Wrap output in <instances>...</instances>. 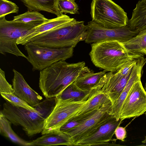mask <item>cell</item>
<instances>
[{
  "mask_svg": "<svg viewBox=\"0 0 146 146\" xmlns=\"http://www.w3.org/2000/svg\"><path fill=\"white\" fill-rule=\"evenodd\" d=\"M142 143H146V136L145 137L144 140L142 141Z\"/></svg>",
  "mask_w": 146,
  "mask_h": 146,
  "instance_id": "cell-33",
  "label": "cell"
},
{
  "mask_svg": "<svg viewBox=\"0 0 146 146\" xmlns=\"http://www.w3.org/2000/svg\"><path fill=\"white\" fill-rule=\"evenodd\" d=\"M145 114L146 116V111L145 112Z\"/></svg>",
  "mask_w": 146,
  "mask_h": 146,
  "instance_id": "cell-35",
  "label": "cell"
},
{
  "mask_svg": "<svg viewBox=\"0 0 146 146\" xmlns=\"http://www.w3.org/2000/svg\"><path fill=\"white\" fill-rule=\"evenodd\" d=\"M74 19L64 14L55 18L49 19L31 29L26 35L19 38L17 41V44L24 45L37 35Z\"/></svg>",
  "mask_w": 146,
  "mask_h": 146,
  "instance_id": "cell-16",
  "label": "cell"
},
{
  "mask_svg": "<svg viewBox=\"0 0 146 146\" xmlns=\"http://www.w3.org/2000/svg\"><path fill=\"white\" fill-rule=\"evenodd\" d=\"M91 46L89 55L92 62L107 72H116L129 62L143 56L131 54L117 41L94 42Z\"/></svg>",
  "mask_w": 146,
  "mask_h": 146,
  "instance_id": "cell-2",
  "label": "cell"
},
{
  "mask_svg": "<svg viewBox=\"0 0 146 146\" xmlns=\"http://www.w3.org/2000/svg\"><path fill=\"white\" fill-rule=\"evenodd\" d=\"M146 111V91L140 79L133 84L121 106L119 119L140 116Z\"/></svg>",
  "mask_w": 146,
  "mask_h": 146,
  "instance_id": "cell-11",
  "label": "cell"
},
{
  "mask_svg": "<svg viewBox=\"0 0 146 146\" xmlns=\"http://www.w3.org/2000/svg\"><path fill=\"white\" fill-rule=\"evenodd\" d=\"M121 43L131 54L144 56L146 54V29L139 31L129 40Z\"/></svg>",
  "mask_w": 146,
  "mask_h": 146,
  "instance_id": "cell-22",
  "label": "cell"
},
{
  "mask_svg": "<svg viewBox=\"0 0 146 146\" xmlns=\"http://www.w3.org/2000/svg\"><path fill=\"white\" fill-rule=\"evenodd\" d=\"M110 101L108 96L101 90L92 89L86 103L75 116L87 119L96 113L103 104Z\"/></svg>",
  "mask_w": 146,
  "mask_h": 146,
  "instance_id": "cell-17",
  "label": "cell"
},
{
  "mask_svg": "<svg viewBox=\"0 0 146 146\" xmlns=\"http://www.w3.org/2000/svg\"><path fill=\"white\" fill-rule=\"evenodd\" d=\"M123 120L113 116L92 134L78 142L76 146H110L115 131Z\"/></svg>",
  "mask_w": 146,
  "mask_h": 146,
  "instance_id": "cell-12",
  "label": "cell"
},
{
  "mask_svg": "<svg viewBox=\"0 0 146 146\" xmlns=\"http://www.w3.org/2000/svg\"><path fill=\"white\" fill-rule=\"evenodd\" d=\"M114 134L117 139L124 141L127 137V132L125 127L118 126L115 129Z\"/></svg>",
  "mask_w": 146,
  "mask_h": 146,
  "instance_id": "cell-32",
  "label": "cell"
},
{
  "mask_svg": "<svg viewBox=\"0 0 146 146\" xmlns=\"http://www.w3.org/2000/svg\"><path fill=\"white\" fill-rule=\"evenodd\" d=\"M75 0H58V5L60 11L65 15L67 13L72 14H78V5Z\"/></svg>",
  "mask_w": 146,
  "mask_h": 146,
  "instance_id": "cell-28",
  "label": "cell"
},
{
  "mask_svg": "<svg viewBox=\"0 0 146 146\" xmlns=\"http://www.w3.org/2000/svg\"><path fill=\"white\" fill-rule=\"evenodd\" d=\"M58 145L72 146L68 136L60 131L44 134L27 143V146Z\"/></svg>",
  "mask_w": 146,
  "mask_h": 146,
  "instance_id": "cell-18",
  "label": "cell"
},
{
  "mask_svg": "<svg viewBox=\"0 0 146 146\" xmlns=\"http://www.w3.org/2000/svg\"><path fill=\"white\" fill-rule=\"evenodd\" d=\"M145 89L146 91V82L145 83Z\"/></svg>",
  "mask_w": 146,
  "mask_h": 146,
  "instance_id": "cell-34",
  "label": "cell"
},
{
  "mask_svg": "<svg viewBox=\"0 0 146 146\" xmlns=\"http://www.w3.org/2000/svg\"><path fill=\"white\" fill-rule=\"evenodd\" d=\"M90 92L83 90L78 88L74 83L68 86L60 94L57 96L63 100L73 101L86 100Z\"/></svg>",
  "mask_w": 146,
  "mask_h": 146,
  "instance_id": "cell-24",
  "label": "cell"
},
{
  "mask_svg": "<svg viewBox=\"0 0 146 146\" xmlns=\"http://www.w3.org/2000/svg\"><path fill=\"white\" fill-rule=\"evenodd\" d=\"M0 92L12 93V87L6 80L5 72L0 69Z\"/></svg>",
  "mask_w": 146,
  "mask_h": 146,
  "instance_id": "cell-31",
  "label": "cell"
},
{
  "mask_svg": "<svg viewBox=\"0 0 146 146\" xmlns=\"http://www.w3.org/2000/svg\"><path fill=\"white\" fill-rule=\"evenodd\" d=\"M11 122L0 113V133L11 141L20 145L27 146L28 141L21 138L12 129Z\"/></svg>",
  "mask_w": 146,
  "mask_h": 146,
  "instance_id": "cell-23",
  "label": "cell"
},
{
  "mask_svg": "<svg viewBox=\"0 0 146 146\" xmlns=\"http://www.w3.org/2000/svg\"><path fill=\"white\" fill-rule=\"evenodd\" d=\"M49 19L37 11H28L24 13L14 16L13 20L25 23L35 21H45Z\"/></svg>",
  "mask_w": 146,
  "mask_h": 146,
  "instance_id": "cell-26",
  "label": "cell"
},
{
  "mask_svg": "<svg viewBox=\"0 0 146 146\" xmlns=\"http://www.w3.org/2000/svg\"><path fill=\"white\" fill-rule=\"evenodd\" d=\"M90 14L92 21L106 28H117L128 24L126 13L112 0H92Z\"/></svg>",
  "mask_w": 146,
  "mask_h": 146,
  "instance_id": "cell-5",
  "label": "cell"
},
{
  "mask_svg": "<svg viewBox=\"0 0 146 146\" xmlns=\"http://www.w3.org/2000/svg\"><path fill=\"white\" fill-rule=\"evenodd\" d=\"M19 7L15 3L7 0H0V18L11 13H17Z\"/></svg>",
  "mask_w": 146,
  "mask_h": 146,
  "instance_id": "cell-29",
  "label": "cell"
},
{
  "mask_svg": "<svg viewBox=\"0 0 146 146\" xmlns=\"http://www.w3.org/2000/svg\"><path fill=\"white\" fill-rule=\"evenodd\" d=\"M111 101L103 104L94 114L75 127L64 133L69 137L72 146L94 133L113 115L111 114Z\"/></svg>",
  "mask_w": 146,
  "mask_h": 146,
  "instance_id": "cell-9",
  "label": "cell"
},
{
  "mask_svg": "<svg viewBox=\"0 0 146 146\" xmlns=\"http://www.w3.org/2000/svg\"><path fill=\"white\" fill-rule=\"evenodd\" d=\"M107 72L94 73L88 69L78 78L74 83L81 90L90 92L96 87L102 80Z\"/></svg>",
  "mask_w": 146,
  "mask_h": 146,
  "instance_id": "cell-19",
  "label": "cell"
},
{
  "mask_svg": "<svg viewBox=\"0 0 146 146\" xmlns=\"http://www.w3.org/2000/svg\"><path fill=\"white\" fill-rule=\"evenodd\" d=\"M3 107L0 112L13 125L21 126L28 136L42 133L45 119L39 112L15 106L7 101Z\"/></svg>",
  "mask_w": 146,
  "mask_h": 146,
  "instance_id": "cell-7",
  "label": "cell"
},
{
  "mask_svg": "<svg viewBox=\"0 0 146 146\" xmlns=\"http://www.w3.org/2000/svg\"><path fill=\"white\" fill-rule=\"evenodd\" d=\"M56 97L46 98L33 108L43 116L45 119L51 114L53 110L57 101Z\"/></svg>",
  "mask_w": 146,
  "mask_h": 146,
  "instance_id": "cell-25",
  "label": "cell"
},
{
  "mask_svg": "<svg viewBox=\"0 0 146 146\" xmlns=\"http://www.w3.org/2000/svg\"><path fill=\"white\" fill-rule=\"evenodd\" d=\"M87 36L85 42L88 43L105 41H117L122 42L127 41L139 33L127 25L115 28H108L92 21L87 25Z\"/></svg>",
  "mask_w": 146,
  "mask_h": 146,
  "instance_id": "cell-10",
  "label": "cell"
},
{
  "mask_svg": "<svg viewBox=\"0 0 146 146\" xmlns=\"http://www.w3.org/2000/svg\"><path fill=\"white\" fill-rule=\"evenodd\" d=\"M88 69L84 61L60 60L40 71L39 88L46 98L57 97Z\"/></svg>",
  "mask_w": 146,
  "mask_h": 146,
  "instance_id": "cell-1",
  "label": "cell"
},
{
  "mask_svg": "<svg viewBox=\"0 0 146 146\" xmlns=\"http://www.w3.org/2000/svg\"><path fill=\"white\" fill-rule=\"evenodd\" d=\"M13 71V93L34 107L41 102L42 97L30 86L20 72L14 69Z\"/></svg>",
  "mask_w": 146,
  "mask_h": 146,
  "instance_id": "cell-14",
  "label": "cell"
},
{
  "mask_svg": "<svg viewBox=\"0 0 146 146\" xmlns=\"http://www.w3.org/2000/svg\"><path fill=\"white\" fill-rule=\"evenodd\" d=\"M146 63V58L142 57L137 59L131 76L124 89L115 101L112 104L111 114L118 120L123 103L134 83L141 79L143 68Z\"/></svg>",
  "mask_w": 146,
  "mask_h": 146,
  "instance_id": "cell-15",
  "label": "cell"
},
{
  "mask_svg": "<svg viewBox=\"0 0 146 146\" xmlns=\"http://www.w3.org/2000/svg\"><path fill=\"white\" fill-rule=\"evenodd\" d=\"M57 98V101L53 110L45 119L42 135L60 131L62 125L77 115L87 100L76 101Z\"/></svg>",
  "mask_w": 146,
  "mask_h": 146,
  "instance_id": "cell-8",
  "label": "cell"
},
{
  "mask_svg": "<svg viewBox=\"0 0 146 146\" xmlns=\"http://www.w3.org/2000/svg\"><path fill=\"white\" fill-rule=\"evenodd\" d=\"M87 29L84 21L74 19L37 35L31 42L53 48H74L80 42L86 39Z\"/></svg>",
  "mask_w": 146,
  "mask_h": 146,
  "instance_id": "cell-3",
  "label": "cell"
},
{
  "mask_svg": "<svg viewBox=\"0 0 146 146\" xmlns=\"http://www.w3.org/2000/svg\"><path fill=\"white\" fill-rule=\"evenodd\" d=\"M86 119L80 117L74 116L62 125L60 131L64 133L77 126Z\"/></svg>",
  "mask_w": 146,
  "mask_h": 146,
  "instance_id": "cell-30",
  "label": "cell"
},
{
  "mask_svg": "<svg viewBox=\"0 0 146 146\" xmlns=\"http://www.w3.org/2000/svg\"><path fill=\"white\" fill-rule=\"evenodd\" d=\"M27 59L33 71H41L60 60H65L73 55L74 47L55 48L35 44L30 42L25 45Z\"/></svg>",
  "mask_w": 146,
  "mask_h": 146,
  "instance_id": "cell-6",
  "label": "cell"
},
{
  "mask_svg": "<svg viewBox=\"0 0 146 146\" xmlns=\"http://www.w3.org/2000/svg\"><path fill=\"white\" fill-rule=\"evenodd\" d=\"M44 22L25 23L13 20L8 21L5 17L0 18V53L3 55L10 53L27 59V56L17 47V41L29 31Z\"/></svg>",
  "mask_w": 146,
  "mask_h": 146,
  "instance_id": "cell-4",
  "label": "cell"
},
{
  "mask_svg": "<svg viewBox=\"0 0 146 146\" xmlns=\"http://www.w3.org/2000/svg\"><path fill=\"white\" fill-rule=\"evenodd\" d=\"M128 24L132 28L140 31L146 29V0H141L136 4Z\"/></svg>",
  "mask_w": 146,
  "mask_h": 146,
  "instance_id": "cell-21",
  "label": "cell"
},
{
  "mask_svg": "<svg viewBox=\"0 0 146 146\" xmlns=\"http://www.w3.org/2000/svg\"><path fill=\"white\" fill-rule=\"evenodd\" d=\"M133 68L127 74L118 71L106 73L102 82L95 89L101 90L108 97L112 104L119 97L131 76Z\"/></svg>",
  "mask_w": 146,
  "mask_h": 146,
  "instance_id": "cell-13",
  "label": "cell"
},
{
  "mask_svg": "<svg viewBox=\"0 0 146 146\" xmlns=\"http://www.w3.org/2000/svg\"><path fill=\"white\" fill-rule=\"evenodd\" d=\"M31 11H44L51 13L57 17L63 14L59 11L58 0H20Z\"/></svg>",
  "mask_w": 146,
  "mask_h": 146,
  "instance_id": "cell-20",
  "label": "cell"
},
{
  "mask_svg": "<svg viewBox=\"0 0 146 146\" xmlns=\"http://www.w3.org/2000/svg\"><path fill=\"white\" fill-rule=\"evenodd\" d=\"M1 96L6 101L13 105L22 107L33 111H38L24 101L12 93L0 92Z\"/></svg>",
  "mask_w": 146,
  "mask_h": 146,
  "instance_id": "cell-27",
  "label": "cell"
}]
</instances>
